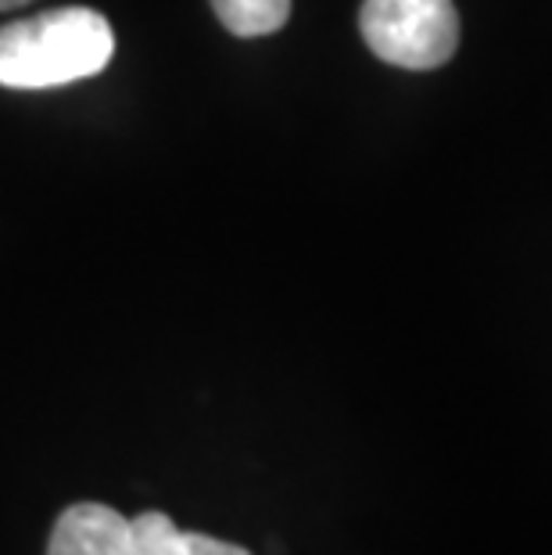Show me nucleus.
Listing matches in <instances>:
<instances>
[{"mask_svg": "<svg viewBox=\"0 0 552 555\" xmlns=\"http://www.w3.org/2000/svg\"><path fill=\"white\" fill-rule=\"evenodd\" d=\"M176 527L166 513H140L129 519V552L126 555H172Z\"/></svg>", "mask_w": 552, "mask_h": 555, "instance_id": "5", "label": "nucleus"}, {"mask_svg": "<svg viewBox=\"0 0 552 555\" xmlns=\"http://www.w3.org/2000/svg\"><path fill=\"white\" fill-rule=\"evenodd\" d=\"M129 519L101 502H79L57 516L47 555H126Z\"/></svg>", "mask_w": 552, "mask_h": 555, "instance_id": "3", "label": "nucleus"}, {"mask_svg": "<svg viewBox=\"0 0 552 555\" xmlns=\"http://www.w3.org/2000/svg\"><path fill=\"white\" fill-rule=\"evenodd\" d=\"M291 4L295 0H213V11L233 37L252 40L284 29L291 18Z\"/></svg>", "mask_w": 552, "mask_h": 555, "instance_id": "4", "label": "nucleus"}, {"mask_svg": "<svg viewBox=\"0 0 552 555\" xmlns=\"http://www.w3.org/2000/svg\"><path fill=\"white\" fill-rule=\"evenodd\" d=\"M29 4V0H0V11H11V8H22Z\"/></svg>", "mask_w": 552, "mask_h": 555, "instance_id": "7", "label": "nucleus"}, {"mask_svg": "<svg viewBox=\"0 0 552 555\" xmlns=\"http://www.w3.org/2000/svg\"><path fill=\"white\" fill-rule=\"evenodd\" d=\"M359 29L381 62L409 73L441 68L460 47L452 0H362Z\"/></svg>", "mask_w": 552, "mask_h": 555, "instance_id": "2", "label": "nucleus"}, {"mask_svg": "<svg viewBox=\"0 0 552 555\" xmlns=\"http://www.w3.org/2000/svg\"><path fill=\"white\" fill-rule=\"evenodd\" d=\"M115 54L112 22L93 8H54L0 26V87L51 90L90 79Z\"/></svg>", "mask_w": 552, "mask_h": 555, "instance_id": "1", "label": "nucleus"}, {"mask_svg": "<svg viewBox=\"0 0 552 555\" xmlns=\"http://www.w3.org/2000/svg\"><path fill=\"white\" fill-rule=\"evenodd\" d=\"M172 555H252V552L233 545V541H219V538H208V534H191V530H176Z\"/></svg>", "mask_w": 552, "mask_h": 555, "instance_id": "6", "label": "nucleus"}]
</instances>
